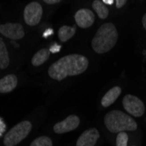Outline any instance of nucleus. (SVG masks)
Returning <instances> with one entry per match:
<instances>
[{"instance_id":"2eb2a0df","label":"nucleus","mask_w":146,"mask_h":146,"mask_svg":"<svg viewBox=\"0 0 146 146\" xmlns=\"http://www.w3.org/2000/svg\"><path fill=\"white\" fill-rule=\"evenodd\" d=\"M10 63L8 51L5 42L0 38V69H5Z\"/></svg>"},{"instance_id":"7ed1b4c3","label":"nucleus","mask_w":146,"mask_h":146,"mask_svg":"<svg viewBox=\"0 0 146 146\" xmlns=\"http://www.w3.org/2000/svg\"><path fill=\"white\" fill-rule=\"evenodd\" d=\"M104 123L112 133L133 131L137 129V122L130 115L120 110H111L104 117Z\"/></svg>"},{"instance_id":"5701e85b","label":"nucleus","mask_w":146,"mask_h":146,"mask_svg":"<svg viewBox=\"0 0 146 146\" xmlns=\"http://www.w3.org/2000/svg\"><path fill=\"white\" fill-rule=\"evenodd\" d=\"M102 3L103 4H106V5H113L114 4V0H102Z\"/></svg>"},{"instance_id":"423d86ee","label":"nucleus","mask_w":146,"mask_h":146,"mask_svg":"<svg viewBox=\"0 0 146 146\" xmlns=\"http://www.w3.org/2000/svg\"><path fill=\"white\" fill-rule=\"evenodd\" d=\"M123 105L128 113L137 117L142 116L145 110L143 102L133 95H126L123 97Z\"/></svg>"},{"instance_id":"f8f14e48","label":"nucleus","mask_w":146,"mask_h":146,"mask_svg":"<svg viewBox=\"0 0 146 146\" xmlns=\"http://www.w3.org/2000/svg\"><path fill=\"white\" fill-rule=\"evenodd\" d=\"M122 93V89L120 87H114L112 88L110 90H109L106 94L104 95V96L102 99V105L104 108L110 107L111 104H113L117 98L119 97V96L121 95Z\"/></svg>"},{"instance_id":"9b49d317","label":"nucleus","mask_w":146,"mask_h":146,"mask_svg":"<svg viewBox=\"0 0 146 146\" xmlns=\"http://www.w3.org/2000/svg\"><path fill=\"white\" fill-rule=\"evenodd\" d=\"M18 85V78L15 74H8L0 79V93L6 94L14 90Z\"/></svg>"},{"instance_id":"412c9836","label":"nucleus","mask_w":146,"mask_h":146,"mask_svg":"<svg viewBox=\"0 0 146 146\" xmlns=\"http://www.w3.org/2000/svg\"><path fill=\"white\" fill-rule=\"evenodd\" d=\"M43 1L46 4H48V5H54V4L60 3V1H62V0H43Z\"/></svg>"},{"instance_id":"4be33fe9","label":"nucleus","mask_w":146,"mask_h":146,"mask_svg":"<svg viewBox=\"0 0 146 146\" xmlns=\"http://www.w3.org/2000/svg\"><path fill=\"white\" fill-rule=\"evenodd\" d=\"M142 23H143V28H144L145 31H146V13L143 15V19H142Z\"/></svg>"},{"instance_id":"9d476101","label":"nucleus","mask_w":146,"mask_h":146,"mask_svg":"<svg viewBox=\"0 0 146 146\" xmlns=\"http://www.w3.org/2000/svg\"><path fill=\"white\" fill-rule=\"evenodd\" d=\"M74 19L79 27L88 28L95 22V14L92 11L83 8L77 11Z\"/></svg>"},{"instance_id":"6e6552de","label":"nucleus","mask_w":146,"mask_h":146,"mask_svg":"<svg viewBox=\"0 0 146 146\" xmlns=\"http://www.w3.org/2000/svg\"><path fill=\"white\" fill-rule=\"evenodd\" d=\"M80 125V118L75 115L68 116L63 121L57 123L54 126V130L57 134H64L75 129Z\"/></svg>"},{"instance_id":"4468645a","label":"nucleus","mask_w":146,"mask_h":146,"mask_svg":"<svg viewBox=\"0 0 146 146\" xmlns=\"http://www.w3.org/2000/svg\"><path fill=\"white\" fill-rule=\"evenodd\" d=\"M76 30H75V27L73 26H68V25H63L60 28L59 32H58V36H59V38L61 42H66L69 40V39L74 35Z\"/></svg>"},{"instance_id":"aec40b11","label":"nucleus","mask_w":146,"mask_h":146,"mask_svg":"<svg viewBox=\"0 0 146 146\" xmlns=\"http://www.w3.org/2000/svg\"><path fill=\"white\" fill-rule=\"evenodd\" d=\"M60 50V46H59V45H57V44H55V45H54L52 46L51 48H50V52H58Z\"/></svg>"},{"instance_id":"ddd939ff","label":"nucleus","mask_w":146,"mask_h":146,"mask_svg":"<svg viewBox=\"0 0 146 146\" xmlns=\"http://www.w3.org/2000/svg\"><path fill=\"white\" fill-rule=\"evenodd\" d=\"M50 51L48 49H41L33 55L32 59V64L34 67H38L42 64H44L50 56Z\"/></svg>"},{"instance_id":"f03ea898","label":"nucleus","mask_w":146,"mask_h":146,"mask_svg":"<svg viewBox=\"0 0 146 146\" xmlns=\"http://www.w3.org/2000/svg\"><path fill=\"white\" fill-rule=\"evenodd\" d=\"M118 32L112 23H105L97 30L92 39V48L97 54H104L110 51L116 44Z\"/></svg>"},{"instance_id":"6ab92c4d","label":"nucleus","mask_w":146,"mask_h":146,"mask_svg":"<svg viewBox=\"0 0 146 146\" xmlns=\"http://www.w3.org/2000/svg\"><path fill=\"white\" fill-rule=\"evenodd\" d=\"M127 2V0H115L116 8H122Z\"/></svg>"},{"instance_id":"dca6fc26","label":"nucleus","mask_w":146,"mask_h":146,"mask_svg":"<svg viewBox=\"0 0 146 146\" xmlns=\"http://www.w3.org/2000/svg\"><path fill=\"white\" fill-rule=\"evenodd\" d=\"M92 6L93 9L96 11L97 15L100 19H107V17L109 16V9L105 5V4H103L100 0H95L92 4Z\"/></svg>"},{"instance_id":"f257e3e1","label":"nucleus","mask_w":146,"mask_h":146,"mask_svg":"<svg viewBox=\"0 0 146 146\" xmlns=\"http://www.w3.org/2000/svg\"><path fill=\"white\" fill-rule=\"evenodd\" d=\"M88 67L87 57L81 54H69L52 64L48 69V74L52 79L62 81L68 76H75L84 73Z\"/></svg>"},{"instance_id":"a211bd4d","label":"nucleus","mask_w":146,"mask_h":146,"mask_svg":"<svg viewBox=\"0 0 146 146\" xmlns=\"http://www.w3.org/2000/svg\"><path fill=\"white\" fill-rule=\"evenodd\" d=\"M129 140V136L125 131L119 132L116 137V146H127Z\"/></svg>"},{"instance_id":"1a4fd4ad","label":"nucleus","mask_w":146,"mask_h":146,"mask_svg":"<svg viewBox=\"0 0 146 146\" xmlns=\"http://www.w3.org/2000/svg\"><path fill=\"white\" fill-rule=\"evenodd\" d=\"M99 137L100 133L98 129L96 128H90L86 129L79 137L76 142V146H95Z\"/></svg>"},{"instance_id":"b1692460","label":"nucleus","mask_w":146,"mask_h":146,"mask_svg":"<svg viewBox=\"0 0 146 146\" xmlns=\"http://www.w3.org/2000/svg\"><path fill=\"white\" fill-rule=\"evenodd\" d=\"M50 34H52V30H47L46 33L44 34V37H46V35H50Z\"/></svg>"},{"instance_id":"20e7f679","label":"nucleus","mask_w":146,"mask_h":146,"mask_svg":"<svg viewBox=\"0 0 146 146\" xmlns=\"http://www.w3.org/2000/svg\"><path fill=\"white\" fill-rule=\"evenodd\" d=\"M32 123L29 121H23L11 128L4 137L5 146H15L27 137L32 129Z\"/></svg>"},{"instance_id":"39448f33","label":"nucleus","mask_w":146,"mask_h":146,"mask_svg":"<svg viewBox=\"0 0 146 146\" xmlns=\"http://www.w3.org/2000/svg\"><path fill=\"white\" fill-rule=\"evenodd\" d=\"M43 10L40 4L38 2H32L25 6L24 10V19L28 25L34 26L38 25L41 19Z\"/></svg>"},{"instance_id":"0eeeda50","label":"nucleus","mask_w":146,"mask_h":146,"mask_svg":"<svg viewBox=\"0 0 146 146\" xmlns=\"http://www.w3.org/2000/svg\"><path fill=\"white\" fill-rule=\"evenodd\" d=\"M0 33L11 39H20L25 36L23 26L18 23H6L0 25Z\"/></svg>"},{"instance_id":"f3484780","label":"nucleus","mask_w":146,"mask_h":146,"mask_svg":"<svg viewBox=\"0 0 146 146\" xmlns=\"http://www.w3.org/2000/svg\"><path fill=\"white\" fill-rule=\"evenodd\" d=\"M30 146H52V142L48 137H39L33 141Z\"/></svg>"}]
</instances>
